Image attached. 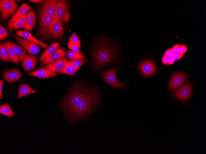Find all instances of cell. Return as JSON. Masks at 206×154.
Segmentation results:
<instances>
[{
    "label": "cell",
    "instance_id": "44dd1931",
    "mask_svg": "<svg viewBox=\"0 0 206 154\" xmlns=\"http://www.w3.org/2000/svg\"><path fill=\"white\" fill-rule=\"evenodd\" d=\"M36 93V91L32 89L28 84L21 83L19 88L17 100L31 93Z\"/></svg>",
    "mask_w": 206,
    "mask_h": 154
},
{
    "label": "cell",
    "instance_id": "d4e9b609",
    "mask_svg": "<svg viewBox=\"0 0 206 154\" xmlns=\"http://www.w3.org/2000/svg\"><path fill=\"white\" fill-rule=\"evenodd\" d=\"M0 113L10 117H13L15 115L11 109L10 105L7 103L0 105Z\"/></svg>",
    "mask_w": 206,
    "mask_h": 154
},
{
    "label": "cell",
    "instance_id": "836d02e7",
    "mask_svg": "<svg viewBox=\"0 0 206 154\" xmlns=\"http://www.w3.org/2000/svg\"><path fill=\"white\" fill-rule=\"evenodd\" d=\"M174 52L171 48L167 50L164 53V55L168 58L171 57L173 55Z\"/></svg>",
    "mask_w": 206,
    "mask_h": 154
},
{
    "label": "cell",
    "instance_id": "7a4b0ae2",
    "mask_svg": "<svg viewBox=\"0 0 206 154\" xmlns=\"http://www.w3.org/2000/svg\"><path fill=\"white\" fill-rule=\"evenodd\" d=\"M93 48L92 58L95 71L112 63L118 55L115 45L106 39L97 40Z\"/></svg>",
    "mask_w": 206,
    "mask_h": 154
},
{
    "label": "cell",
    "instance_id": "3957f363",
    "mask_svg": "<svg viewBox=\"0 0 206 154\" xmlns=\"http://www.w3.org/2000/svg\"><path fill=\"white\" fill-rule=\"evenodd\" d=\"M119 68L117 67L104 71L102 77L106 83L109 85L117 90L120 88H125V86L129 81L124 83L119 82L116 77V73Z\"/></svg>",
    "mask_w": 206,
    "mask_h": 154
},
{
    "label": "cell",
    "instance_id": "9a60e30c",
    "mask_svg": "<svg viewBox=\"0 0 206 154\" xmlns=\"http://www.w3.org/2000/svg\"><path fill=\"white\" fill-rule=\"evenodd\" d=\"M58 75L56 72H53L44 67L29 73L28 75L41 78H45L55 76Z\"/></svg>",
    "mask_w": 206,
    "mask_h": 154
},
{
    "label": "cell",
    "instance_id": "d590c367",
    "mask_svg": "<svg viewBox=\"0 0 206 154\" xmlns=\"http://www.w3.org/2000/svg\"><path fill=\"white\" fill-rule=\"evenodd\" d=\"M5 80L4 78L1 80L0 81V99L1 100L3 99L2 95V91L3 85Z\"/></svg>",
    "mask_w": 206,
    "mask_h": 154
},
{
    "label": "cell",
    "instance_id": "ac0fdd59",
    "mask_svg": "<svg viewBox=\"0 0 206 154\" xmlns=\"http://www.w3.org/2000/svg\"><path fill=\"white\" fill-rule=\"evenodd\" d=\"M22 76L21 72L17 69H14L5 72L2 76L6 81L13 83L18 81Z\"/></svg>",
    "mask_w": 206,
    "mask_h": 154
},
{
    "label": "cell",
    "instance_id": "74e56055",
    "mask_svg": "<svg viewBox=\"0 0 206 154\" xmlns=\"http://www.w3.org/2000/svg\"><path fill=\"white\" fill-rule=\"evenodd\" d=\"M184 54L180 53L178 55H173L172 57L175 60H177L180 59L183 56Z\"/></svg>",
    "mask_w": 206,
    "mask_h": 154
},
{
    "label": "cell",
    "instance_id": "e0dca14e",
    "mask_svg": "<svg viewBox=\"0 0 206 154\" xmlns=\"http://www.w3.org/2000/svg\"><path fill=\"white\" fill-rule=\"evenodd\" d=\"M15 34L21 37L24 39L31 41L37 45L41 46L42 48L45 49L49 46V44L41 42L38 40L29 32L21 30H17L15 32Z\"/></svg>",
    "mask_w": 206,
    "mask_h": 154
},
{
    "label": "cell",
    "instance_id": "4dcf8cb0",
    "mask_svg": "<svg viewBox=\"0 0 206 154\" xmlns=\"http://www.w3.org/2000/svg\"><path fill=\"white\" fill-rule=\"evenodd\" d=\"M69 41L76 45L80 49L81 47V44L79 38L77 35L73 33L69 38Z\"/></svg>",
    "mask_w": 206,
    "mask_h": 154
},
{
    "label": "cell",
    "instance_id": "9c48e42d",
    "mask_svg": "<svg viewBox=\"0 0 206 154\" xmlns=\"http://www.w3.org/2000/svg\"><path fill=\"white\" fill-rule=\"evenodd\" d=\"M138 69L141 73L146 77L153 75L156 70L155 64L151 60H146L141 62L139 65Z\"/></svg>",
    "mask_w": 206,
    "mask_h": 154
},
{
    "label": "cell",
    "instance_id": "60d3db41",
    "mask_svg": "<svg viewBox=\"0 0 206 154\" xmlns=\"http://www.w3.org/2000/svg\"><path fill=\"white\" fill-rule=\"evenodd\" d=\"M29 1L33 2L38 3L41 2L42 1L41 0H29Z\"/></svg>",
    "mask_w": 206,
    "mask_h": 154
},
{
    "label": "cell",
    "instance_id": "8fae6325",
    "mask_svg": "<svg viewBox=\"0 0 206 154\" xmlns=\"http://www.w3.org/2000/svg\"><path fill=\"white\" fill-rule=\"evenodd\" d=\"M191 93V85L188 81H187L174 94V95L179 100L186 101L190 98Z\"/></svg>",
    "mask_w": 206,
    "mask_h": 154
},
{
    "label": "cell",
    "instance_id": "83f0119b",
    "mask_svg": "<svg viewBox=\"0 0 206 154\" xmlns=\"http://www.w3.org/2000/svg\"><path fill=\"white\" fill-rule=\"evenodd\" d=\"M80 67H75L73 66L69 65L64 67L60 72L70 75L75 74Z\"/></svg>",
    "mask_w": 206,
    "mask_h": 154
},
{
    "label": "cell",
    "instance_id": "e575fe53",
    "mask_svg": "<svg viewBox=\"0 0 206 154\" xmlns=\"http://www.w3.org/2000/svg\"><path fill=\"white\" fill-rule=\"evenodd\" d=\"M179 51L181 53L184 54L187 51V47L184 45H180Z\"/></svg>",
    "mask_w": 206,
    "mask_h": 154
},
{
    "label": "cell",
    "instance_id": "ba28073f",
    "mask_svg": "<svg viewBox=\"0 0 206 154\" xmlns=\"http://www.w3.org/2000/svg\"><path fill=\"white\" fill-rule=\"evenodd\" d=\"M60 0L43 1L39 9V12L50 16L55 19L56 11Z\"/></svg>",
    "mask_w": 206,
    "mask_h": 154
},
{
    "label": "cell",
    "instance_id": "f35d334b",
    "mask_svg": "<svg viewBox=\"0 0 206 154\" xmlns=\"http://www.w3.org/2000/svg\"><path fill=\"white\" fill-rule=\"evenodd\" d=\"M180 46V45L179 44L175 45L171 48V49L174 52L178 51Z\"/></svg>",
    "mask_w": 206,
    "mask_h": 154
},
{
    "label": "cell",
    "instance_id": "f546056e",
    "mask_svg": "<svg viewBox=\"0 0 206 154\" xmlns=\"http://www.w3.org/2000/svg\"><path fill=\"white\" fill-rule=\"evenodd\" d=\"M26 16H23L19 18L14 23L13 29L21 28L24 27L25 24Z\"/></svg>",
    "mask_w": 206,
    "mask_h": 154
},
{
    "label": "cell",
    "instance_id": "277c9868",
    "mask_svg": "<svg viewBox=\"0 0 206 154\" xmlns=\"http://www.w3.org/2000/svg\"><path fill=\"white\" fill-rule=\"evenodd\" d=\"M70 6L68 1L60 0L55 16V20L61 23H66L69 21Z\"/></svg>",
    "mask_w": 206,
    "mask_h": 154
},
{
    "label": "cell",
    "instance_id": "4316f807",
    "mask_svg": "<svg viewBox=\"0 0 206 154\" xmlns=\"http://www.w3.org/2000/svg\"><path fill=\"white\" fill-rule=\"evenodd\" d=\"M66 54L71 61L80 60L85 58V57L81 53H78L71 50L66 51Z\"/></svg>",
    "mask_w": 206,
    "mask_h": 154
},
{
    "label": "cell",
    "instance_id": "8d00e7d4",
    "mask_svg": "<svg viewBox=\"0 0 206 154\" xmlns=\"http://www.w3.org/2000/svg\"><path fill=\"white\" fill-rule=\"evenodd\" d=\"M169 59V58L164 55L162 57V60L163 63L165 65H168Z\"/></svg>",
    "mask_w": 206,
    "mask_h": 154
},
{
    "label": "cell",
    "instance_id": "7c38bea8",
    "mask_svg": "<svg viewBox=\"0 0 206 154\" xmlns=\"http://www.w3.org/2000/svg\"><path fill=\"white\" fill-rule=\"evenodd\" d=\"M186 75L183 73H178L171 78L169 84L171 91L173 93L187 79Z\"/></svg>",
    "mask_w": 206,
    "mask_h": 154
},
{
    "label": "cell",
    "instance_id": "cb8c5ba5",
    "mask_svg": "<svg viewBox=\"0 0 206 154\" xmlns=\"http://www.w3.org/2000/svg\"><path fill=\"white\" fill-rule=\"evenodd\" d=\"M0 57L3 61L13 62L9 55L6 42L5 41L0 43Z\"/></svg>",
    "mask_w": 206,
    "mask_h": 154
},
{
    "label": "cell",
    "instance_id": "52a82bcc",
    "mask_svg": "<svg viewBox=\"0 0 206 154\" xmlns=\"http://www.w3.org/2000/svg\"><path fill=\"white\" fill-rule=\"evenodd\" d=\"M19 43L23 47L29 55H35L39 52L40 48L36 43L30 40L13 35Z\"/></svg>",
    "mask_w": 206,
    "mask_h": 154
},
{
    "label": "cell",
    "instance_id": "6da1fadb",
    "mask_svg": "<svg viewBox=\"0 0 206 154\" xmlns=\"http://www.w3.org/2000/svg\"><path fill=\"white\" fill-rule=\"evenodd\" d=\"M97 87L79 82L72 87L63 103L67 121L70 124L80 120L92 119L101 100Z\"/></svg>",
    "mask_w": 206,
    "mask_h": 154
},
{
    "label": "cell",
    "instance_id": "2e32d148",
    "mask_svg": "<svg viewBox=\"0 0 206 154\" xmlns=\"http://www.w3.org/2000/svg\"><path fill=\"white\" fill-rule=\"evenodd\" d=\"M68 61V59L67 57H64L55 61L44 67L53 72L60 73Z\"/></svg>",
    "mask_w": 206,
    "mask_h": 154
},
{
    "label": "cell",
    "instance_id": "d6a6232c",
    "mask_svg": "<svg viewBox=\"0 0 206 154\" xmlns=\"http://www.w3.org/2000/svg\"><path fill=\"white\" fill-rule=\"evenodd\" d=\"M68 47L71 49L76 53H80V49L76 45L71 42L69 41H68Z\"/></svg>",
    "mask_w": 206,
    "mask_h": 154
},
{
    "label": "cell",
    "instance_id": "f1b7e54d",
    "mask_svg": "<svg viewBox=\"0 0 206 154\" xmlns=\"http://www.w3.org/2000/svg\"><path fill=\"white\" fill-rule=\"evenodd\" d=\"M87 61V59L72 60L67 62L64 66H72L75 67H80Z\"/></svg>",
    "mask_w": 206,
    "mask_h": 154
},
{
    "label": "cell",
    "instance_id": "30bf717a",
    "mask_svg": "<svg viewBox=\"0 0 206 154\" xmlns=\"http://www.w3.org/2000/svg\"><path fill=\"white\" fill-rule=\"evenodd\" d=\"M32 8L31 6L27 4L23 3L18 9L17 12L11 18L8 26L11 36L12 35L13 26L14 22L21 17L25 16L28 11L31 9Z\"/></svg>",
    "mask_w": 206,
    "mask_h": 154
},
{
    "label": "cell",
    "instance_id": "ffe728a7",
    "mask_svg": "<svg viewBox=\"0 0 206 154\" xmlns=\"http://www.w3.org/2000/svg\"><path fill=\"white\" fill-rule=\"evenodd\" d=\"M36 22V17L35 11L30 10L26 16V19L24 29L26 31H30L34 28Z\"/></svg>",
    "mask_w": 206,
    "mask_h": 154
},
{
    "label": "cell",
    "instance_id": "5b68a950",
    "mask_svg": "<svg viewBox=\"0 0 206 154\" xmlns=\"http://www.w3.org/2000/svg\"><path fill=\"white\" fill-rule=\"evenodd\" d=\"M39 32L43 37L46 38L53 37L50 32V27L55 20L52 17L44 13H39Z\"/></svg>",
    "mask_w": 206,
    "mask_h": 154
},
{
    "label": "cell",
    "instance_id": "ab89813d",
    "mask_svg": "<svg viewBox=\"0 0 206 154\" xmlns=\"http://www.w3.org/2000/svg\"><path fill=\"white\" fill-rule=\"evenodd\" d=\"M175 60V59L172 58V57L169 58L168 62V65H171L173 64Z\"/></svg>",
    "mask_w": 206,
    "mask_h": 154
},
{
    "label": "cell",
    "instance_id": "d6986e66",
    "mask_svg": "<svg viewBox=\"0 0 206 154\" xmlns=\"http://www.w3.org/2000/svg\"><path fill=\"white\" fill-rule=\"evenodd\" d=\"M37 59L34 56L26 54L22 61L23 67L27 71H30L35 68Z\"/></svg>",
    "mask_w": 206,
    "mask_h": 154
},
{
    "label": "cell",
    "instance_id": "5bb4252c",
    "mask_svg": "<svg viewBox=\"0 0 206 154\" xmlns=\"http://www.w3.org/2000/svg\"><path fill=\"white\" fill-rule=\"evenodd\" d=\"M50 32L53 37L62 38L64 33V28L62 24L54 20L50 27Z\"/></svg>",
    "mask_w": 206,
    "mask_h": 154
},
{
    "label": "cell",
    "instance_id": "1f68e13d",
    "mask_svg": "<svg viewBox=\"0 0 206 154\" xmlns=\"http://www.w3.org/2000/svg\"><path fill=\"white\" fill-rule=\"evenodd\" d=\"M8 36V33L6 28L3 26H0V39L2 40L6 38Z\"/></svg>",
    "mask_w": 206,
    "mask_h": 154
},
{
    "label": "cell",
    "instance_id": "7402d4cb",
    "mask_svg": "<svg viewBox=\"0 0 206 154\" xmlns=\"http://www.w3.org/2000/svg\"><path fill=\"white\" fill-rule=\"evenodd\" d=\"M60 45V43L59 42H55L51 44L42 54L39 59V62H41L53 53L58 49Z\"/></svg>",
    "mask_w": 206,
    "mask_h": 154
},
{
    "label": "cell",
    "instance_id": "4fadbf2b",
    "mask_svg": "<svg viewBox=\"0 0 206 154\" xmlns=\"http://www.w3.org/2000/svg\"><path fill=\"white\" fill-rule=\"evenodd\" d=\"M65 49L60 47L58 48L53 53L45 59L40 64V65L48 64L66 56Z\"/></svg>",
    "mask_w": 206,
    "mask_h": 154
},
{
    "label": "cell",
    "instance_id": "484cf974",
    "mask_svg": "<svg viewBox=\"0 0 206 154\" xmlns=\"http://www.w3.org/2000/svg\"><path fill=\"white\" fill-rule=\"evenodd\" d=\"M6 42L9 57L13 63L17 64H19L20 61L12 47L10 41H6Z\"/></svg>",
    "mask_w": 206,
    "mask_h": 154
},
{
    "label": "cell",
    "instance_id": "8992f818",
    "mask_svg": "<svg viewBox=\"0 0 206 154\" xmlns=\"http://www.w3.org/2000/svg\"><path fill=\"white\" fill-rule=\"evenodd\" d=\"M18 5L15 0H1L0 9L1 20L3 22L7 19L16 10Z\"/></svg>",
    "mask_w": 206,
    "mask_h": 154
},
{
    "label": "cell",
    "instance_id": "b9f144b4",
    "mask_svg": "<svg viewBox=\"0 0 206 154\" xmlns=\"http://www.w3.org/2000/svg\"><path fill=\"white\" fill-rule=\"evenodd\" d=\"M181 53H180L179 51L176 52H175L174 53L173 55H178L180 54Z\"/></svg>",
    "mask_w": 206,
    "mask_h": 154
},
{
    "label": "cell",
    "instance_id": "603a6c76",
    "mask_svg": "<svg viewBox=\"0 0 206 154\" xmlns=\"http://www.w3.org/2000/svg\"><path fill=\"white\" fill-rule=\"evenodd\" d=\"M11 45L15 53L19 57L20 61L22 62L25 56L27 54L26 51L22 46L18 43L10 41Z\"/></svg>",
    "mask_w": 206,
    "mask_h": 154
}]
</instances>
